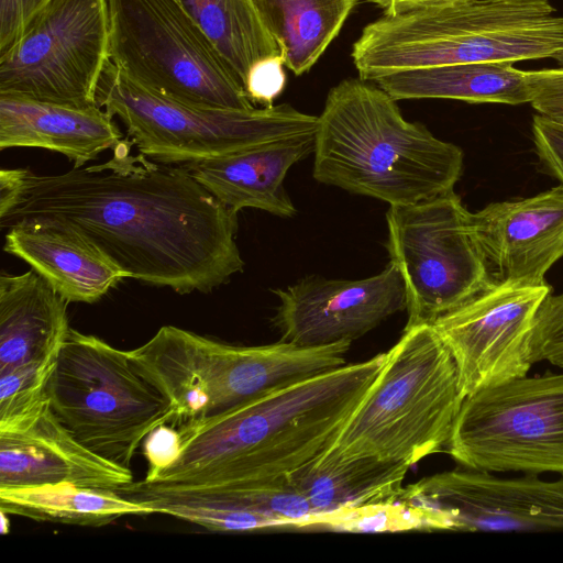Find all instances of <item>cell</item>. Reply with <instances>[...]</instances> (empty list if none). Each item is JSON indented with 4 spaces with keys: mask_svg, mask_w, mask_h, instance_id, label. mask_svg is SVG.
I'll return each mask as SVG.
<instances>
[{
    "mask_svg": "<svg viewBox=\"0 0 563 563\" xmlns=\"http://www.w3.org/2000/svg\"><path fill=\"white\" fill-rule=\"evenodd\" d=\"M122 139L102 164L45 175L0 170V225L48 220L89 236L130 278L185 295L210 292L244 266L238 217L184 165L131 154Z\"/></svg>",
    "mask_w": 563,
    "mask_h": 563,
    "instance_id": "cell-1",
    "label": "cell"
},
{
    "mask_svg": "<svg viewBox=\"0 0 563 563\" xmlns=\"http://www.w3.org/2000/svg\"><path fill=\"white\" fill-rule=\"evenodd\" d=\"M387 357L276 388L214 417L176 426L177 460L152 481L178 488H227L288 479L329 448Z\"/></svg>",
    "mask_w": 563,
    "mask_h": 563,
    "instance_id": "cell-2",
    "label": "cell"
},
{
    "mask_svg": "<svg viewBox=\"0 0 563 563\" xmlns=\"http://www.w3.org/2000/svg\"><path fill=\"white\" fill-rule=\"evenodd\" d=\"M396 101L360 77L334 86L318 117L313 178L389 206L453 191L462 148L406 120Z\"/></svg>",
    "mask_w": 563,
    "mask_h": 563,
    "instance_id": "cell-3",
    "label": "cell"
},
{
    "mask_svg": "<svg viewBox=\"0 0 563 563\" xmlns=\"http://www.w3.org/2000/svg\"><path fill=\"white\" fill-rule=\"evenodd\" d=\"M563 49V16L549 0H472L383 15L352 47L358 77L481 62L553 57Z\"/></svg>",
    "mask_w": 563,
    "mask_h": 563,
    "instance_id": "cell-4",
    "label": "cell"
},
{
    "mask_svg": "<svg viewBox=\"0 0 563 563\" xmlns=\"http://www.w3.org/2000/svg\"><path fill=\"white\" fill-rule=\"evenodd\" d=\"M318 461L377 457L409 464L446 448L463 398L455 362L431 324L404 330Z\"/></svg>",
    "mask_w": 563,
    "mask_h": 563,
    "instance_id": "cell-5",
    "label": "cell"
},
{
    "mask_svg": "<svg viewBox=\"0 0 563 563\" xmlns=\"http://www.w3.org/2000/svg\"><path fill=\"white\" fill-rule=\"evenodd\" d=\"M45 394L54 415L81 444L128 468L146 435L175 418L172 402L126 351L71 328Z\"/></svg>",
    "mask_w": 563,
    "mask_h": 563,
    "instance_id": "cell-6",
    "label": "cell"
},
{
    "mask_svg": "<svg viewBox=\"0 0 563 563\" xmlns=\"http://www.w3.org/2000/svg\"><path fill=\"white\" fill-rule=\"evenodd\" d=\"M96 104L120 119L140 153L173 165L314 134L318 126V117L287 103L251 109L184 103L134 82L111 60L99 79Z\"/></svg>",
    "mask_w": 563,
    "mask_h": 563,
    "instance_id": "cell-7",
    "label": "cell"
},
{
    "mask_svg": "<svg viewBox=\"0 0 563 563\" xmlns=\"http://www.w3.org/2000/svg\"><path fill=\"white\" fill-rule=\"evenodd\" d=\"M111 62L174 100L251 109L243 85L177 0H107Z\"/></svg>",
    "mask_w": 563,
    "mask_h": 563,
    "instance_id": "cell-8",
    "label": "cell"
},
{
    "mask_svg": "<svg viewBox=\"0 0 563 563\" xmlns=\"http://www.w3.org/2000/svg\"><path fill=\"white\" fill-rule=\"evenodd\" d=\"M470 214L454 191L389 207L386 247L405 284V329L432 324L495 283Z\"/></svg>",
    "mask_w": 563,
    "mask_h": 563,
    "instance_id": "cell-9",
    "label": "cell"
},
{
    "mask_svg": "<svg viewBox=\"0 0 563 563\" xmlns=\"http://www.w3.org/2000/svg\"><path fill=\"white\" fill-rule=\"evenodd\" d=\"M446 449L468 468L563 475V372L527 375L464 398Z\"/></svg>",
    "mask_w": 563,
    "mask_h": 563,
    "instance_id": "cell-10",
    "label": "cell"
},
{
    "mask_svg": "<svg viewBox=\"0 0 563 563\" xmlns=\"http://www.w3.org/2000/svg\"><path fill=\"white\" fill-rule=\"evenodd\" d=\"M109 43L107 0H51L0 54V95L96 104Z\"/></svg>",
    "mask_w": 563,
    "mask_h": 563,
    "instance_id": "cell-11",
    "label": "cell"
},
{
    "mask_svg": "<svg viewBox=\"0 0 563 563\" xmlns=\"http://www.w3.org/2000/svg\"><path fill=\"white\" fill-rule=\"evenodd\" d=\"M550 289L495 282L431 324L455 362L463 399L528 375L534 320Z\"/></svg>",
    "mask_w": 563,
    "mask_h": 563,
    "instance_id": "cell-12",
    "label": "cell"
},
{
    "mask_svg": "<svg viewBox=\"0 0 563 563\" xmlns=\"http://www.w3.org/2000/svg\"><path fill=\"white\" fill-rule=\"evenodd\" d=\"M399 499L444 514L456 531H563V475L504 477L463 466L405 486Z\"/></svg>",
    "mask_w": 563,
    "mask_h": 563,
    "instance_id": "cell-13",
    "label": "cell"
},
{
    "mask_svg": "<svg viewBox=\"0 0 563 563\" xmlns=\"http://www.w3.org/2000/svg\"><path fill=\"white\" fill-rule=\"evenodd\" d=\"M274 292L280 303L272 321L280 341L301 346L352 342L406 309L404 279L391 262L367 278L307 276Z\"/></svg>",
    "mask_w": 563,
    "mask_h": 563,
    "instance_id": "cell-14",
    "label": "cell"
},
{
    "mask_svg": "<svg viewBox=\"0 0 563 563\" xmlns=\"http://www.w3.org/2000/svg\"><path fill=\"white\" fill-rule=\"evenodd\" d=\"M132 482L131 468L87 449L63 426L46 394L0 418V488L68 483L117 489Z\"/></svg>",
    "mask_w": 563,
    "mask_h": 563,
    "instance_id": "cell-15",
    "label": "cell"
},
{
    "mask_svg": "<svg viewBox=\"0 0 563 563\" xmlns=\"http://www.w3.org/2000/svg\"><path fill=\"white\" fill-rule=\"evenodd\" d=\"M470 229L495 282L548 285L563 257V185L471 212Z\"/></svg>",
    "mask_w": 563,
    "mask_h": 563,
    "instance_id": "cell-16",
    "label": "cell"
},
{
    "mask_svg": "<svg viewBox=\"0 0 563 563\" xmlns=\"http://www.w3.org/2000/svg\"><path fill=\"white\" fill-rule=\"evenodd\" d=\"M3 250L26 262L68 302H96L130 278L89 236L55 221L33 220L9 228Z\"/></svg>",
    "mask_w": 563,
    "mask_h": 563,
    "instance_id": "cell-17",
    "label": "cell"
},
{
    "mask_svg": "<svg viewBox=\"0 0 563 563\" xmlns=\"http://www.w3.org/2000/svg\"><path fill=\"white\" fill-rule=\"evenodd\" d=\"M314 134L289 137L184 166L223 206L236 213L245 208L278 217L296 214L284 186L289 168L313 154Z\"/></svg>",
    "mask_w": 563,
    "mask_h": 563,
    "instance_id": "cell-18",
    "label": "cell"
},
{
    "mask_svg": "<svg viewBox=\"0 0 563 563\" xmlns=\"http://www.w3.org/2000/svg\"><path fill=\"white\" fill-rule=\"evenodd\" d=\"M122 132L103 108L0 95V150L40 147L85 166L113 150Z\"/></svg>",
    "mask_w": 563,
    "mask_h": 563,
    "instance_id": "cell-19",
    "label": "cell"
},
{
    "mask_svg": "<svg viewBox=\"0 0 563 563\" xmlns=\"http://www.w3.org/2000/svg\"><path fill=\"white\" fill-rule=\"evenodd\" d=\"M68 303L33 268L0 276V373L56 361L70 330Z\"/></svg>",
    "mask_w": 563,
    "mask_h": 563,
    "instance_id": "cell-20",
    "label": "cell"
},
{
    "mask_svg": "<svg viewBox=\"0 0 563 563\" xmlns=\"http://www.w3.org/2000/svg\"><path fill=\"white\" fill-rule=\"evenodd\" d=\"M395 100L453 99L471 103H529L525 70L514 62H481L407 69L373 80Z\"/></svg>",
    "mask_w": 563,
    "mask_h": 563,
    "instance_id": "cell-21",
    "label": "cell"
},
{
    "mask_svg": "<svg viewBox=\"0 0 563 563\" xmlns=\"http://www.w3.org/2000/svg\"><path fill=\"white\" fill-rule=\"evenodd\" d=\"M411 466L377 457L312 461L288 475L316 514L399 499Z\"/></svg>",
    "mask_w": 563,
    "mask_h": 563,
    "instance_id": "cell-22",
    "label": "cell"
},
{
    "mask_svg": "<svg viewBox=\"0 0 563 563\" xmlns=\"http://www.w3.org/2000/svg\"><path fill=\"white\" fill-rule=\"evenodd\" d=\"M178 489L196 496L205 526L216 532L306 528L316 515L288 479L258 486Z\"/></svg>",
    "mask_w": 563,
    "mask_h": 563,
    "instance_id": "cell-23",
    "label": "cell"
},
{
    "mask_svg": "<svg viewBox=\"0 0 563 563\" xmlns=\"http://www.w3.org/2000/svg\"><path fill=\"white\" fill-rule=\"evenodd\" d=\"M285 66L300 76L339 35L358 0H251Z\"/></svg>",
    "mask_w": 563,
    "mask_h": 563,
    "instance_id": "cell-24",
    "label": "cell"
},
{
    "mask_svg": "<svg viewBox=\"0 0 563 563\" xmlns=\"http://www.w3.org/2000/svg\"><path fill=\"white\" fill-rule=\"evenodd\" d=\"M0 510L42 522L82 527L107 526L128 515L150 509L114 489L68 483L0 488Z\"/></svg>",
    "mask_w": 563,
    "mask_h": 563,
    "instance_id": "cell-25",
    "label": "cell"
},
{
    "mask_svg": "<svg viewBox=\"0 0 563 563\" xmlns=\"http://www.w3.org/2000/svg\"><path fill=\"white\" fill-rule=\"evenodd\" d=\"M244 87L251 67L280 54L251 0H177Z\"/></svg>",
    "mask_w": 563,
    "mask_h": 563,
    "instance_id": "cell-26",
    "label": "cell"
},
{
    "mask_svg": "<svg viewBox=\"0 0 563 563\" xmlns=\"http://www.w3.org/2000/svg\"><path fill=\"white\" fill-rule=\"evenodd\" d=\"M307 528L349 532L451 530L448 517L432 508L389 500L313 515Z\"/></svg>",
    "mask_w": 563,
    "mask_h": 563,
    "instance_id": "cell-27",
    "label": "cell"
},
{
    "mask_svg": "<svg viewBox=\"0 0 563 563\" xmlns=\"http://www.w3.org/2000/svg\"><path fill=\"white\" fill-rule=\"evenodd\" d=\"M532 363L548 362L563 369V294L542 302L531 334Z\"/></svg>",
    "mask_w": 563,
    "mask_h": 563,
    "instance_id": "cell-28",
    "label": "cell"
},
{
    "mask_svg": "<svg viewBox=\"0 0 563 563\" xmlns=\"http://www.w3.org/2000/svg\"><path fill=\"white\" fill-rule=\"evenodd\" d=\"M529 103L538 114L563 123V68L525 70Z\"/></svg>",
    "mask_w": 563,
    "mask_h": 563,
    "instance_id": "cell-29",
    "label": "cell"
},
{
    "mask_svg": "<svg viewBox=\"0 0 563 563\" xmlns=\"http://www.w3.org/2000/svg\"><path fill=\"white\" fill-rule=\"evenodd\" d=\"M284 66L285 62L280 53L263 58L251 67L244 89L253 104L273 106L274 100L286 86L287 77Z\"/></svg>",
    "mask_w": 563,
    "mask_h": 563,
    "instance_id": "cell-30",
    "label": "cell"
},
{
    "mask_svg": "<svg viewBox=\"0 0 563 563\" xmlns=\"http://www.w3.org/2000/svg\"><path fill=\"white\" fill-rule=\"evenodd\" d=\"M531 132L540 165L563 185V123L536 114Z\"/></svg>",
    "mask_w": 563,
    "mask_h": 563,
    "instance_id": "cell-31",
    "label": "cell"
},
{
    "mask_svg": "<svg viewBox=\"0 0 563 563\" xmlns=\"http://www.w3.org/2000/svg\"><path fill=\"white\" fill-rule=\"evenodd\" d=\"M148 470L145 481H152L172 465L180 453V434L176 426L164 423L152 430L143 441Z\"/></svg>",
    "mask_w": 563,
    "mask_h": 563,
    "instance_id": "cell-32",
    "label": "cell"
},
{
    "mask_svg": "<svg viewBox=\"0 0 563 563\" xmlns=\"http://www.w3.org/2000/svg\"><path fill=\"white\" fill-rule=\"evenodd\" d=\"M51 0H0V54L20 38L35 14Z\"/></svg>",
    "mask_w": 563,
    "mask_h": 563,
    "instance_id": "cell-33",
    "label": "cell"
},
{
    "mask_svg": "<svg viewBox=\"0 0 563 563\" xmlns=\"http://www.w3.org/2000/svg\"><path fill=\"white\" fill-rule=\"evenodd\" d=\"M366 2L373 3L380 8L384 11L385 15H396L399 13L432 8V7H442V5H451L461 2H467L472 0H364Z\"/></svg>",
    "mask_w": 563,
    "mask_h": 563,
    "instance_id": "cell-34",
    "label": "cell"
},
{
    "mask_svg": "<svg viewBox=\"0 0 563 563\" xmlns=\"http://www.w3.org/2000/svg\"><path fill=\"white\" fill-rule=\"evenodd\" d=\"M0 512H1V533L7 534L10 531V522L8 519L9 515L2 510H0Z\"/></svg>",
    "mask_w": 563,
    "mask_h": 563,
    "instance_id": "cell-35",
    "label": "cell"
},
{
    "mask_svg": "<svg viewBox=\"0 0 563 563\" xmlns=\"http://www.w3.org/2000/svg\"><path fill=\"white\" fill-rule=\"evenodd\" d=\"M552 58L556 60L559 67L563 68V49L556 53Z\"/></svg>",
    "mask_w": 563,
    "mask_h": 563,
    "instance_id": "cell-36",
    "label": "cell"
}]
</instances>
